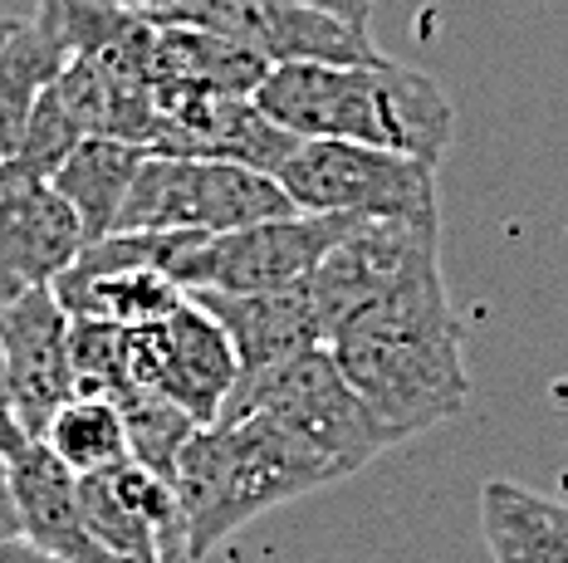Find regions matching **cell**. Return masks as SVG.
<instances>
[{
  "mask_svg": "<svg viewBox=\"0 0 568 563\" xmlns=\"http://www.w3.org/2000/svg\"><path fill=\"white\" fill-rule=\"evenodd\" d=\"M328 354L393 446L432 431L436 421H452L470 402L466 324L446 295L442 260L363 304L328 338Z\"/></svg>",
  "mask_w": 568,
  "mask_h": 563,
  "instance_id": "1",
  "label": "cell"
},
{
  "mask_svg": "<svg viewBox=\"0 0 568 563\" xmlns=\"http://www.w3.org/2000/svg\"><path fill=\"white\" fill-rule=\"evenodd\" d=\"M255 103L294 137H348L417 162H442L456 109L432 74L412 64H275Z\"/></svg>",
  "mask_w": 568,
  "mask_h": 563,
  "instance_id": "2",
  "label": "cell"
},
{
  "mask_svg": "<svg viewBox=\"0 0 568 563\" xmlns=\"http://www.w3.org/2000/svg\"><path fill=\"white\" fill-rule=\"evenodd\" d=\"M338 480L343 471L310 441L270 417H245L231 427H201L176 461L172 490L186 514L192 559L201 563L221 539L245 530L265 510Z\"/></svg>",
  "mask_w": 568,
  "mask_h": 563,
  "instance_id": "3",
  "label": "cell"
},
{
  "mask_svg": "<svg viewBox=\"0 0 568 563\" xmlns=\"http://www.w3.org/2000/svg\"><path fill=\"white\" fill-rule=\"evenodd\" d=\"M300 211L275 172H255L241 162L211 157H162L148 152L133 192L123 202L118 231H206L226 236L241 226H260Z\"/></svg>",
  "mask_w": 568,
  "mask_h": 563,
  "instance_id": "4",
  "label": "cell"
},
{
  "mask_svg": "<svg viewBox=\"0 0 568 563\" xmlns=\"http://www.w3.org/2000/svg\"><path fill=\"white\" fill-rule=\"evenodd\" d=\"M300 211L318 216H436V167L348 137H304L275 172Z\"/></svg>",
  "mask_w": 568,
  "mask_h": 563,
  "instance_id": "5",
  "label": "cell"
},
{
  "mask_svg": "<svg viewBox=\"0 0 568 563\" xmlns=\"http://www.w3.org/2000/svg\"><path fill=\"white\" fill-rule=\"evenodd\" d=\"M201 309L211 314L221 328H226L231 348H235V387L221 407L216 427H231V421H245L251 407L260 402L270 382L280 378L290 362H300L304 354L328 344L324 319H318V304L310 279L290 289H260V295H226V289H196L192 295Z\"/></svg>",
  "mask_w": 568,
  "mask_h": 563,
  "instance_id": "6",
  "label": "cell"
},
{
  "mask_svg": "<svg viewBox=\"0 0 568 563\" xmlns=\"http://www.w3.org/2000/svg\"><path fill=\"white\" fill-rule=\"evenodd\" d=\"M152 20H176V25H201L211 34L255 50L270 64H377L373 34L363 20H343L294 0H176L172 10Z\"/></svg>",
  "mask_w": 568,
  "mask_h": 563,
  "instance_id": "7",
  "label": "cell"
},
{
  "mask_svg": "<svg viewBox=\"0 0 568 563\" xmlns=\"http://www.w3.org/2000/svg\"><path fill=\"white\" fill-rule=\"evenodd\" d=\"M251 417L280 421L284 431L310 441L318 455H328L343 475L363 471V465L377 461L383 451H393V437L377 427L368 402H363V397L353 392V382L343 378V368H338V358L328 354V344L314 348V354H304L300 362H290V368L260 392Z\"/></svg>",
  "mask_w": 568,
  "mask_h": 563,
  "instance_id": "8",
  "label": "cell"
},
{
  "mask_svg": "<svg viewBox=\"0 0 568 563\" xmlns=\"http://www.w3.org/2000/svg\"><path fill=\"white\" fill-rule=\"evenodd\" d=\"M432 260H442V216H358L310 275L324 334L334 338L363 304L383 299L387 289H397L402 279Z\"/></svg>",
  "mask_w": 568,
  "mask_h": 563,
  "instance_id": "9",
  "label": "cell"
},
{
  "mask_svg": "<svg viewBox=\"0 0 568 563\" xmlns=\"http://www.w3.org/2000/svg\"><path fill=\"white\" fill-rule=\"evenodd\" d=\"M304 137L280 127L251 93H216L158 84V119H152V152L162 157H211L241 162L255 172H280Z\"/></svg>",
  "mask_w": 568,
  "mask_h": 563,
  "instance_id": "10",
  "label": "cell"
},
{
  "mask_svg": "<svg viewBox=\"0 0 568 563\" xmlns=\"http://www.w3.org/2000/svg\"><path fill=\"white\" fill-rule=\"evenodd\" d=\"M358 216H318V211H290V216L241 226L226 236H206L196 250L192 289H226V295H260V289H290L318 269L343 231Z\"/></svg>",
  "mask_w": 568,
  "mask_h": 563,
  "instance_id": "11",
  "label": "cell"
},
{
  "mask_svg": "<svg viewBox=\"0 0 568 563\" xmlns=\"http://www.w3.org/2000/svg\"><path fill=\"white\" fill-rule=\"evenodd\" d=\"M79 504L89 534L113 563H196L172 480L142 471L138 461L79 475Z\"/></svg>",
  "mask_w": 568,
  "mask_h": 563,
  "instance_id": "12",
  "label": "cell"
},
{
  "mask_svg": "<svg viewBox=\"0 0 568 563\" xmlns=\"http://www.w3.org/2000/svg\"><path fill=\"white\" fill-rule=\"evenodd\" d=\"M133 368L138 387H158L172 402H182L201 427H216L241 362L226 328L186 295L182 309H172L162 324L133 328Z\"/></svg>",
  "mask_w": 568,
  "mask_h": 563,
  "instance_id": "13",
  "label": "cell"
},
{
  "mask_svg": "<svg viewBox=\"0 0 568 563\" xmlns=\"http://www.w3.org/2000/svg\"><path fill=\"white\" fill-rule=\"evenodd\" d=\"M84 245V221L50 177L0 162V304L54 285Z\"/></svg>",
  "mask_w": 568,
  "mask_h": 563,
  "instance_id": "14",
  "label": "cell"
},
{
  "mask_svg": "<svg viewBox=\"0 0 568 563\" xmlns=\"http://www.w3.org/2000/svg\"><path fill=\"white\" fill-rule=\"evenodd\" d=\"M69 309L59 304L54 285L0 304V348H6L10 392L26 437H44L54 412L79 397L74 387V354H69Z\"/></svg>",
  "mask_w": 568,
  "mask_h": 563,
  "instance_id": "15",
  "label": "cell"
},
{
  "mask_svg": "<svg viewBox=\"0 0 568 563\" xmlns=\"http://www.w3.org/2000/svg\"><path fill=\"white\" fill-rule=\"evenodd\" d=\"M10 485H16L20 534L26 539H34L64 563H113L84 524L79 475L44 446V437H30L10 455Z\"/></svg>",
  "mask_w": 568,
  "mask_h": 563,
  "instance_id": "16",
  "label": "cell"
},
{
  "mask_svg": "<svg viewBox=\"0 0 568 563\" xmlns=\"http://www.w3.org/2000/svg\"><path fill=\"white\" fill-rule=\"evenodd\" d=\"M480 534L495 563H568V504L519 480H485Z\"/></svg>",
  "mask_w": 568,
  "mask_h": 563,
  "instance_id": "17",
  "label": "cell"
},
{
  "mask_svg": "<svg viewBox=\"0 0 568 563\" xmlns=\"http://www.w3.org/2000/svg\"><path fill=\"white\" fill-rule=\"evenodd\" d=\"M270 60L255 50L211 34L201 25H176V20H158L152 34V84H186V89H216V93H251L270 79Z\"/></svg>",
  "mask_w": 568,
  "mask_h": 563,
  "instance_id": "18",
  "label": "cell"
},
{
  "mask_svg": "<svg viewBox=\"0 0 568 563\" xmlns=\"http://www.w3.org/2000/svg\"><path fill=\"white\" fill-rule=\"evenodd\" d=\"M69 54H74V44H69L64 25L40 16L20 20V30L10 40H0V162H10L20 152L34 103L59 79Z\"/></svg>",
  "mask_w": 568,
  "mask_h": 563,
  "instance_id": "19",
  "label": "cell"
},
{
  "mask_svg": "<svg viewBox=\"0 0 568 563\" xmlns=\"http://www.w3.org/2000/svg\"><path fill=\"white\" fill-rule=\"evenodd\" d=\"M142 162H148V147L123 143V137H84L59 162V172L50 182L79 211L89 240H103L118 231V216H123V202L133 192V177Z\"/></svg>",
  "mask_w": 568,
  "mask_h": 563,
  "instance_id": "20",
  "label": "cell"
},
{
  "mask_svg": "<svg viewBox=\"0 0 568 563\" xmlns=\"http://www.w3.org/2000/svg\"><path fill=\"white\" fill-rule=\"evenodd\" d=\"M54 295L69 309V319H109L123 328L162 324L172 309H182L186 289L158 269H64L54 279Z\"/></svg>",
  "mask_w": 568,
  "mask_h": 563,
  "instance_id": "21",
  "label": "cell"
},
{
  "mask_svg": "<svg viewBox=\"0 0 568 563\" xmlns=\"http://www.w3.org/2000/svg\"><path fill=\"white\" fill-rule=\"evenodd\" d=\"M44 446L74 475H99V471L133 461L128 455L123 412H118V402H109V397H69L50 427H44Z\"/></svg>",
  "mask_w": 568,
  "mask_h": 563,
  "instance_id": "22",
  "label": "cell"
},
{
  "mask_svg": "<svg viewBox=\"0 0 568 563\" xmlns=\"http://www.w3.org/2000/svg\"><path fill=\"white\" fill-rule=\"evenodd\" d=\"M118 412H123V427H128V455L142 471L172 480L186 441L201 431V421L182 402H172L168 392H158V387H133L118 402Z\"/></svg>",
  "mask_w": 568,
  "mask_h": 563,
  "instance_id": "23",
  "label": "cell"
},
{
  "mask_svg": "<svg viewBox=\"0 0 568 563\" xmlns=\"http://www.w3.org/2000/svg\"><path fill=\"white\" fill-rule=\"evenodd\" d=\"M69 354H74L79 397H109V402H123V397L138 387L133 328L109 324V319H74V328H69Z\"/></svg>",
  "mask_w": 568,
  "mask_h": 563,
  "instance_id": "24",
  "label": "cell"
},
{
  "mask_svg": "<svg viewBox=\"0 0 568 563\" xmlns=\"http://www.w3.org/2000/svg\"><path fill=\"white\" fill-rule=\"evenodd\" d=\"M79 143H84V127L69 119V109L54 99V89H44L40 103H34V113H30L26 137H20V152L10 162L34 172V177H54L59 162H64Z\"/></svg>",
  "mask_w": 568,
  "mask_h": 563,
  "instance_id": "25",
  "label": "cell"
},
{
  "mask_svg": "<svg viewBox=\"0 0 568 563\" xmlns=\"http://www.w3.org/2000/svg\"><path fill=\"white\" fill-rule=\"evenodd\" d=\"M26 427H20V412H16V392H10V368H6V348H0V451L16 455L26 446Z\"/></svg>",
  "mask_w": 568,
  "mask_h": 563,
  "instance_id": "26",
  "label": "cell"
},
{
  "mask_svg": "<svg viewBox=\"0 0 568 563\" xmlns=\"http://www.w3.org/2000/svg\"><path fill=\"white\" fill-rule=\"evenodd\" d=\"M20 534V510H16V485H10V455L0 451V539Z\"/></svg>",
  "mask_w": 568,
  "mask_h": 563,
  "instance_id": "27",
  "label": "cell"
},
{
  "mask_svg": "<svg viewBox=\"0 0 568 563\" xmlns=\"http://www.w3.org/2000/svg\"><path fill=\"white\" fill-rule=\"evenodd\" d=\"M0 563H64V559H54L50 549H40L34 539L16 534V539H0Z\"/></svg>",
  "mask_w": 568,
  "mask_h": 563,
  "instance_id": "28",
  "label": "cell"
},
{
  "mask_svg": "<svg viewBox=\"0 0 568 563\" xmlns=\"http://www.w3.org/2000/svg\"><path fill=\"white\" fill-rule=\"evenodd\" d=\"M294 6H314V10H328V16L363 20V25H368V10H373V0H294Z\"/></svg>",
  "mask_w": 568,
  "mask_h": 563,
  "instance_id": "29",
  "label": "cell"
},
{
  "mask_svg": "<svg viewBox=\"0 0 568 563\" xmlns=\"http://www.w3.org/2000/svg\"><path fill=\"white\" fill-rule=\"evenodd\" d=\"M113 6H123V10H138V16H162V10H172L176 0H113Z\"/></svg>",
  "mask_w": 568,
  "mask_h": 563,
  "instance_id": "30",
  "label": "cell"
},
{
  "mask_svg": "<svg viewBox=\"0 0 568 563\" xmlns=\"http://www.w3.org/2000/svg\"><path fill=\"white\" fill-rule=\"evenodd\" d=\"M64 6H69V0H34V16H40V20H59V16H64Z\"/></svg>",
  "mask_w": 568,
  "mask_h": 563,
  "instance_id": "31",
  "label": "cell"
},
{
  "mask_svg": "<svg viewBox=\"0 0 568 563\" xmlns=\"http://www.w3.org/2000/svg\"><path fill=\"white\" fill-rule=\"evenodd\" d=\"M16 30H20V20H16V16H0V40H10Z\"/></svg>",
  "mask_w": 568,
  "mask_h": 563,
  "instance_id": "32",
  "label": "cell"
}]
</instances>
